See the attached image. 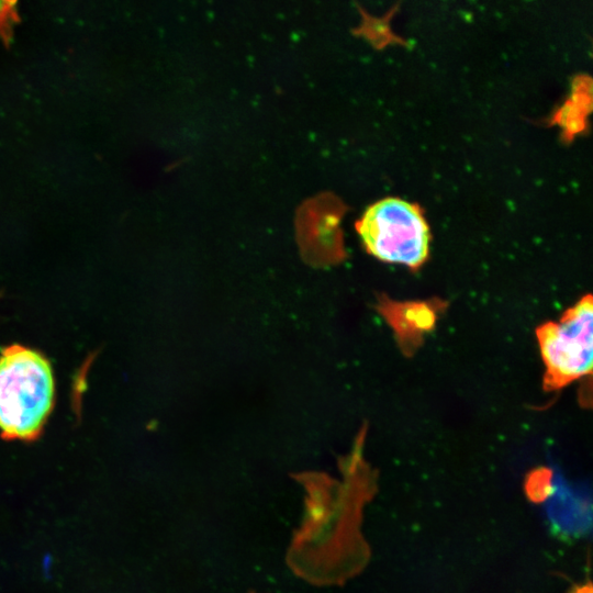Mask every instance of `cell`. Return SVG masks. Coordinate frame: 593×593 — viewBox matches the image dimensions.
Returning a JSON list of instances; mask_svg holds the SVG:
<instances>
[{"label": "cell", "instance_id": "cell-1", "mask_svg": "<svg viewBox=\"0 0 593 593\" xmlns=\"http://www.w3.org/2000/svg\"><path fill=\"white\" fill-rule=\"evenodd\" d=\"M54 401L49 362L41 354L11 345L0 355V433L5 439H36Z\"/></svg>", "mask_w": 593, "mask_h": 593}, {"label": "cell", "instance_id": "cell-2", "mask_svg": "<svg viewBox=\"0 0 593 593\" xmlns=\"http://www.w3.org/2000/svg\"><path fill=\"white\" fill-rule=\"evenodd\" d=\"M370 255L388 264L418 269L428 258L430 233L423 210L400 198L371 204L356 223Z\"/></svg>", "mask_w": 593, "mask_h": 593}, {"label": "cell", "instance_id": "cell-3", "mask_svg": "<svg viewBox=\"0 0 593 593\" xmlns=\"http://www.w3.org/2000/svg\"><path fill=\"white\" fill-rule=\"evenodd\" d=\"M545 365L544 388L557 391L592 372L593 305L590 294L566 310L558 322L536 331Z\"/></svg>", "mask_w": 593, "mask_h": 593}, {"label": "cell", "instance_id": "cell-4", "mask_svg": "<svg viewBox=\"0 0 593 593\" xmlns=\"http://www.w3.org/2000/svg\"><path fill=\"white\" fill-rule=\"evenodd\" d=\"M382 312L402 344L405 340L416 342L424 332L435 323V310L426 303L388 302L381 306Z\"/></svg>", "mask_w": 593, "mask_h": 593}, {"label": "cell", "instance_id": "cell-5", "mask_svg": "<svg viewBox=\"0 0 593 593\" xmlns=\"http://www.w3.org/2000/svg\"><path fill=\"white\" fill-rule=\"evenodd\" d=\"M553 473L547 467H538L529 471L524 481L526 496L533 503H542L553 493Z\"/></svg>", "mask_w": 593, "mask_h": 593}, {"label": "cell", "instance_id": "cell-6", "mask_svg": "<svg viewBox=\"0 0 593 593\" xmlns=\"http://www.w3.org/2000/svg\"><path fill=\"white\" fill-rule=\"evenodd\" d=\"M15 1L0 0V40L9 44L12 40L13 29L20 21Z\"/></svg>", "mask_w": 593, "mask_h": 593}, {"label": "cell", "instance_id": "cell-7", "mask_svg": "<svg viewBox=\"0 0 593 593\" xmlns=\"http://www.w3.org/2000/svg\"><path fill=\"white\" fill-rule=\"evenodd\" d=\"M568 593H592V584L590 581L583 584H575Z\"/></svg>", "mask_w": 593, "mask_h": 593}]
</instances>
